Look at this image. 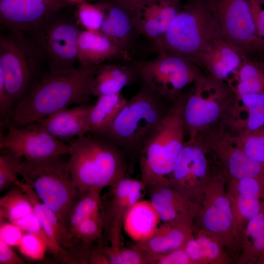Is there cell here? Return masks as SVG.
<instances>
[{"label":"cell","instance_id":"obj_1","mask_svg":"<svg viewBox=\"0 0 264 264\" xmlns=\"http://www.w3.org/2000/svg\"><path fill=\"white\" fill-rule=\"evenodd\" d=\"M100 65L43 74L28 97L11 111L6 129L37 121L71 105L89 104L93 80Z\"/></svg>","mask_w":264,"mask_h":264},{"label":"cell","instance_id":"obj_2","mask_svg":"<svg viewBox=\"0 0 264 264\" xmlns=\"http://www.w3.org/2000/svg\"><path fill=\"white\" fill-rule=\"evenodd\" d=\"M68 166L80 192L110 186L124 176L127 157L102 137L88 133L69 140Z\"/></svg>","mask_w":264,"mask_h":264},{"label":"cell","instance_id":"obj_3","mask_svg":"<svg viewBox=\"0 0 264 264\" xmlns=\"http://www.w3.org/2000/svg\"><path fill=\"white\" fill-rule=\"evenodd\" d=\"M173 104L140 83L138 91L128 100L109 127L99 136L117 147L127 158H139L146 140Z\"/></svg>","mask_w":264,"mask_h":264},{"label":"cell","instance_id":"obj_4","mask_svg":"<svg viewBox=\"0 0 264 264\" xmlns=\"http://www.w3.org/2000/svg\"><path fill=\"white\" fill-rule=\"evenodd\" d=\"M0 37V71L2 73L9 113L30 94L43 75L44 59L23 31L3 27ZM9 114V115H10Z\"/></svg>","mask_w":264,"mask_h":264},{"label":"cell","instance_id":"obj_5","mask_svg":"<svg viewBox=\"0 0 264 264\" xmlns=\"http://www.w3.org/2000/svg\"><path fill=\"white\" fill-rule=\"evenodd\" d=\"M185 93L175 102L150 134L139 156L144 184H168L186 135L183 109Z\"/></svg>","mask_w":264,"mask_h":264},{"label":"cell","instance_id":"obj_6","mask_svg":"<svg viewBox=\"0 0 264 264\" xmlns=\"http://www.w3.org/2000/svg\"><path fill=\"white\" fill-rule=\"evenodd\" d=\"M220 36L218 21L207 0H184L181 10L155 49L194 62Z\"/></svg>","mask_w":264,"mask_h":264},{"label":"cell","instance_id":"obj_7","mask_svg":"<svg viewBox=\"0 0 264 264\" xmlns=\"http://www.w3.org/2000/svg\"><path fill=\"white\" fill-rule=\"evenodd\" d=\"M65 156L22 160L19 173L41 202L56 215L62 225L80 192L72 180Z\"/></svg>","mask_w":264,"mask_h":264},{"label":"cell","instance_id":"obj_8","mask_svg":"<svg viewBox=\"0 0 264 264\" xmlns=\"http://www.w3.org/2000/svg\"><path fill=\"white\" fill-rule=\"evenodd\" d=\"M235 97L226 83L202 73L185 92L183 117L188 137L222 123Z\"/></svg>","mask_w":264,"mask_h":264},{"label":"cell","instance_id":"obj_9","mask_svg":"<svg viewBox=\"0 0 264 264\" xmlns=\"http://www.w3.org/2000/svg\"><path fill=\"white\" fill-rule=\"evenodd\" d=\"M132 65L139 81L165 100L174 104L202 73L194 62L180 55L159 51L150 60L138 61Z\"/></svg>","mask_w":264,"mask_h":264},{"label":"cell","instance_id":"obj_10","mask_svg":"<svg viewBox=\"0 0 264 264\" xmlns=\"http://www.w3.org/2000/svg\"><path fill=\"white\" fill-rule=\"evenodd\" d=\"M60 10L29 32V37L47 65L49 71L64 72L76 68L79 32L76 21Z\"/></svg>","mask_w":264,"mask_h":264},{"label":"cell","instance_id":"obj_11","mask_svg":"<svg viewBox=\"0 0 264 264\" xmlns=\"http://www.w3.org/2000/svg\"><path fill=\"white\" fill-rule=\"evenodd\" d=\"M222 38L247 56L262 53L251 0H207Z\"/></svg>","mask_w":264,"mask_h":264},{"label":"cell","instance_id":"obj_12","mask_svg":"<svg viewBox=\"0 0 264 264\" xmlns=\"http://www.w3.org/2000/svg\"><path fill=\"white\" fill-rule=\"evenodd\" d=\"M220 123L200 132L198 137L207 153L217 157L232 179L246 177L264 181V164L250 156L237 136Z\"/></svg>","mask_w":264,"mask_h":264},{"label":"cell","instance_id":"obj_13","mask_svg":"<svg viewBox=\"0 0 264 264\" xmlns=\"http://www.w3.org/2000/svg\"><path fill=\"white\" fill-rule=\"evenodd\" d=\"M0 150L26 160H39L68 155V144L50 133L39 122L0 130Z\"/></svg>","mask_w":264,"mask_h":264},{"label":"cell","instance_id":"obj_14","mask_svg":"<svg viewBox=\"0 0 264 264\" xmlns=\"http://www.w3.org/2000/svg\"><path fill=\"white\" fill-rule=\"evenodd\" d=\"M15 184L20 186L26 193L32 205L48 242V250L60 261L76 264L81 258L78 250L81 242L72 238L65 229L56 215L42 202L34 190L25 182L18 180Z\"/></svg>","mask_w":264,"mask_h":264},{"label":"cell","instance_id":"obj_15","mask_svg":"<svg viewBox=\"0 0 264 264\" xmlns=\"http://www.w3.org/2000/svg\"><path fill=\"white\" fill-rule=\"evenodd\" d=\"M207 152L196 137H188L173 171L169 185L178 187L176 191L187 199L189 190L193 187H206L211 176L209 175Z\"/></svg>","mask_w":264,"mask_h":264},{"label":"cell","instance_id":"obj_16","mask_svg":"<svg viewBox=\"0 0 264 264\" xmlns=\"http://www.w3.org/2000/svg\"><path fill=\"white\" fill-rule=\"evenodd\" d=\"M70 4L65 0H0V22L3 27L28 33Z\"/></svg>","mask_w":264,"mask_h":264},{"label":"cell","instance_id":"obj_17","mask_svg":"<svg viewBox=\"0 0 264 264\" xmlns=\"http://www.w3.org/2000/svg\"><path fill=\"white\" fill-rule=\"evenodd\" d=\"M223 176L218 174L209 179L201 214L204 230L217 237L230 233L236 223L232 204L222 188Z\"/></svg>","mask_w":264,"mask_h":264},{"label":"cell","instance_id":"obj_18","mask_svg":"<svg viewBox=\"0 0 264 264\" xmlns=\"http://www.w3.org/2000/svg\"><path fill=\"white\" fill-rule=\"evenodd\" d=\"M184 0H147L132 15L139 36L151 42L154 48L181 10Z\"/></svg>","mask_w":264,"mask_h":264},{"label":"cell","instance_id":"obj_19","mask_svg":"<svg viewBox=\"0 0 264 264\" xmlns=\"http://www.w3.org/2000/svg\"><path fill=\"white\" fill-rule=\"evenodd\" d=\"M247 57L240 49L220 36L194 63L206 75L228 84Z\"/></svg>","mask_w":264,"mask_h":264},{"label":"cell","instance_id":"obj_20","mask_svg":"<svg viewBox=\"0 0 264 264\" xmlns=\"http://www.w3.org/2000/svg\"><path fill=\"white\" fill-rule=\"evenodd\" d=\"M222 123L234 134L262 128L264 125V92L235 96Z\"/></svg>","mask_w":264,"mask_h":264},{"label":"cell","instance_id":"obj_21","mask_svg":"<svg viewBox=\"0 0 264 264\" xmlns=\"http://www.w3.org/2000/svg\"><path fill=\"white\" fill-rule=\"evenodd\" d=\"M92 106L93 104H86L65 108L37 122L56 137L67 143L89 132Z\"/></svg>","mask_w":264,"mask_h":264},{"label":"cell","instance_id":"obj_22","mask_svg":"<svg viewBox=\"0 0 264 264\" xmlns=\"http://www.w3.org/2000/svg\"><path fill=\"white\" fill-rule=\"evenodd\" d=\"M110 59L129 61L132 56L100 31H80L77 45V61L80 66L100 65Z\"/></svg>","mask_w":264,"mask_h":264},{"label":"cell","instance_id":"obj_23","mask_svg":"<svg viewBox=\"0 0 264 264\" xmlns=\"http://www.w3.org/2000/svg\"><path fill=\"white\" fill-rule=\"evenodd\" d=\"M100 2L105 8L106 17L100 31L132 56L136 37L139 36L132 16L115 0H102Z\"/></svg>","mask_w":264,"mask_h":264},{"label":"cell","instance_id":"obj_24","mask_svg":"<svg viewBox=\"0 0 264 264\" xmlns=\"http://www.w3.org/2000/svg\"><path fill=\"white\" fill-rule=\"evenodd\" d=\"M137 81L138 74L132 63L101 65L93 80L92 95L98 97L121 93L124 88Z\"/></svg>","mask_w":264,"mask_h":264},{"label":"cell","instance_id":"obj_25","mask_svg":"<svg viewBox=\"0 0 264 264\" xmlns=\"http://www.w3.org/2000/svg\"><path fill=\"white\" fill-rule=\"evenodd\" d=\"M124 226L128 235L132 239L145 242L158 229L160 220L150 201L140 200L127 213Z\"/></svg>","mask_w":264,"mask_h":264},{"label":"cell","instance_id":"obj_26","mask_svg":"<svg viewBox=\"0 0 264 264\" xmlns=\"http://www.w3.org/2000/svg\"><path fill=\"white\" fill-rule=\"evenodd\" d=\"M235 183L237 192L236 210L247 223L262 208L264 200V184L252 177L240 179Z\"/></svg>","mask_w":264,"mask_h":264},{"label":"cell","instance_id":"obj_27","mask_svg":"<svg viewBox=\"0 0 264 264\" xmlns=\"http://www.w3.org/2000/svg\"><path fill=\"white\" fill-rule=\"evenodd\" d=\"M227 84L235 96L264 92V60L247 56Z\"/></svg>","mask_w":264,"mask_h":264},{"label":"cell","instance_id":"obj_28","mask_svg":"<svg viewBox=\"0 0 264 264\" xmlns=\"http://www.w3.org/2000/svg\"><path fill=\"white\" fill-rule=\"evenodd\" d=\"M127 101L121 93L98 97L90 111L88 133L98 136L104 133Z\"/></svg>","mask_w":264,"mask_h":264},{"label":"cell","instance_id":"obj_29","mask_svg":"<svg viewBox=\"0 0 264 264\" xmlns=\"http://www.w3.org/2000/svg\"><path fill=\"white\" fill-rule=\"evenodd\" d=\"M156 187L152 193L150 201L160 220L165 223H177L185 209L187 199L168 184H152Z\"/></svg>","mask_w":264,"mask_h":264},{"label":"cell","instance_id":"obj_30","mask_svg":"<svg viewBox=\"0 0 264 264\" xmlns=\"http://www.w3.org/2000/svg\"><path fill=\"white\" fill-rule=\"evenodd\" d=\"M101 190L80 192L68 210L63 226L72 237L76 227L85 219L99 214L101 207Z\"/></svg>","mask_w":264,"mask_h":264},{"label":"cell","instance_id":"obj_31","mask_svg":"<svg viewBox=\"0 0 264 264\" xmlns=\"http://www.w3.org/2000/svg\"><path fill=\"white\" fill-rule=\"evenodd\" d=\"M31 202L24 191L15 184L0 198V222L13 223L33 212Z\"/></svg>","mask_w":264,"mask_h":264},{"label":"cell","instance_id":"obj_32","mask_svg":"<svg viewBox=\"0 0 264 264\" xmlns=\"http://www.w3.org/2000/svg\"><path fill=\"white\" fill-rule=\"evenodd\" d=\"M188 229L184 225L166 226L158 229L148 240L145 241L146 247L156 256L167 253L181 248L188 238Z\"/></svg>","mask_w":264,"mask_h":264},{"label":"cell","instance_id":"obj_33","mask_svg":"<svg viewBox=\"0 0 264 264\" xmlns=\"http://www.w3.org/2000/svg\"><path fill=\"white\" fill-rule=\"evenodd\" d=\"M184 249L191 262H215L221 254L219 242L205 235L189 239Z\"/></svg>","mask_w":264,"mask_h":264},{"label":"cell","instance_id":"obj_34","mask_svg":"<svg viewBox=\"0 0 264 264\" xmlns=\"http://www.w3.org/2000/svg\"><path fill=\"white\" fill-rule=\"evenodd\" d=\"M248 259L255 261L264 252V200L259 213L246 223Z\"/></svg>","mask_w":264,"mask_h":264},{"label":"cell","instance_id":"obj_35","mask_svg":"<svg viewBox=\"0 0 264 264\" xmlns=\"http://www.w3.org/2000/svg\"><path fill=\"white\" fill-rule=\"evenodd\" d=\"M78 21L86 30L100 31L106 17L105 8L101 2L79 3L76 11Z\"/></svg>","mask_w":264,"mask_h":264},{"label":"cell","instance_id":"obj_36","mask_svg":"<svg viewBox=\"0 0 264 264\" xmlns=\"http://www.w3.org/2000/svg\"><path fill=\"white\" fill-rule=\"evenodd\" d=\"M22 159L5 150H0V191L9 189L17 180Z\"/></svg>","mask_w":264,"mask_h":264},{"label":"cell","instance_id":"obj_37","mask_svg":"<svg viewBox=\"0 0 264 264\" xmlns=\"http://www.w3.org/2000/svg\"><path fill=\"white\" fill-rule=\"evenodd\" d=\"M235 135L246 153L257 161L264 164V127Z\"/></svg>","mask_w":264,"mask_h":264},{"label":"cell","instance_id":"obj_38","mask_svg":"<svg viewBox=\"0 0 264 264\" xmlns=\"http://www.w3.org/2000/svg\"><path fill=\"white\" fill-rule=\"evenodd\" d=\"M20 252L25 257L34 260L43 259L48 250V244L41 236L25 232L18 246Z\"/></svg>","mask_w":264,"mask_h":264},{"label":"cell","instance_id":"obj_39","mask_svg":"<svg viewBox=\"0 0 264 264\" xmlns=\"http://www.w3.org/2000/svg\"><path fill=\"white\" fill-rule=\"evenodd\" d=\"M103 229V222L100 213L80 223L73 231L72 236L84 244L88 245L100 236Z\"/></svg>","mask_w":264,"mask_h":264},{"label":"cell","instance_id":"obj_40","mask_svg":"<svg viewBox=\"0 0 264 264\" xmlns=\"http://www.w3.org/2000/svg\"><path fill=\"white\" fill-rule=\"evenodd\" d=\"M102 251L106 256L109 264H138L143 262L140 254L135 250L128 249L119 251L111 247Z\"/></svg>","mask_w":264,"mask_h":264},{"label":"cell","instance_id":"obj_41","mask_svg":"<svg viewBox=\"0 0 264 264\" xmlns=\"http://www.w3.org/2000/svg\"><path fill=\"white\" fill-rule=\"evenodd\" d=\"M25 232L10 221L0 222V239L11 247L18 246Z\"/></svg>","mask_w":264,"mask_h":264},{"label":"cell","instance_id":"obj_42","mask_svg":"<svg viewBox=\"0 0 264 264\" xmlns=\"http://www.w3.org/2000/svg\"><path fill=\"white\" fill-rule=\"evenodd\" d=\"M14 224L18 225L25 232L33 233L41 236L48 242L45 234L34 211L27 216L17 220Z\"/></svg>","mask_w":264,"mask_h":264},{"label":"cell","instance_id":"obj_43","mask_svg":"<svg viewBox=\"0 0 264 264\" xmlns=\"http://www.w3.org/2000/svg\"><path fill=\"white\" fill-rule=\"evenodd\" d=\"M155 262L160 264H187L191 262L184 249L181 248L156 256Z\"/></svg>","mask_w":264,"mask_h":264},{"label":"cell","instance_id":"obj_44","mask_svg":"<svg viewBox=\"0 0 264 264\" xmlns=\"http://www.w3.org/2000/svg\"><path fill=\"white\" fill-rule=\"evenodd\" d=\"M252 9L254 16L258 34L264 53V9L260 0H251Z\"/></svg>","mask_w":264,"mask_h":264},{"label":"cell","instance_id":"obj_45","mask_svg":"<svg viewBox=\"0 0 264 264\" xmlns=\"http://www.w3.org/2000/svg\"><path fill=\"white\" fill-rule=\"evenodd\" d=\"M0 264H23L25 261L13 250L11 246L0 239Z\"/></svg>","mask_w":264,"mask_h":264},{"label":"cell","instance_id":"obj_46","mask_svg":"<svg viewBox=\"0 0 264 264\" xmlns=\"http://www.w3.org/2000/svg\"><path fill=\"white\" fill-rule=\"evenodd\" d=\"M122 8L132 16L147 0H115Z\"/></svg>","mask_w":264,"mask_h":264},{"label":"cell","instance_id":"obj_47","mask_svg":"<svg viewBox=\"0 0 264 264\" xmlns=\"http://www.w3.org/2000/svg\"><path fill=\"white\" fill-rule=\"evenodd\" d=\"M69 3L72 4H76V3H81L84 1L85 0H65Z\"/></svg>","mask_w":264,"mask_h":264},{"label":"cell","instance_id":"obj_48","mask_svg":"<svg viewBox=\"0 0 264 264\" xmlns=\"http://www.w3.org/2000/svg\"><path fill=\"white\" fill-rule=\"evenodd\" d=\"M259 259V262H261V264H264V252L258 258V259ZM257 259V260H258Z\"/></svg>","mask_w":264,"mask_h":264},{"label":"cell","instance_id":"obj_49","mask_svg":"<svg viewBox=\"0 0 264 264\" xmlns=\"http://www.w3.org/2000/svg\"><path fill=\"white\" fill-rule=\"evenodd\" d=\"M260 1L263 3L264 2V0H260Z\"/></svg>","mask_w":264,"mask_h":264}]
</instances>
